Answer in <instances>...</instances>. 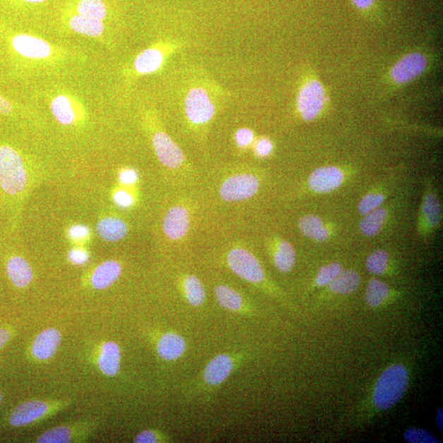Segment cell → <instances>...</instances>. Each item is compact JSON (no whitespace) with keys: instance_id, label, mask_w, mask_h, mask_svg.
<instances>
[{"instance_id":"3","label":"cell","mask_w":443,"mask_h":443,"mask_svg":"<svg viewBox=\"0 0 443 443\" xmlns=\"http://www.w3.org/2000/svg\"><path fill=\"white\" fill-rule=\"evenodd\" d=\"M225 264L231 273L250 284L260 286L266 279L265 272L260 260L243 246H234L225 255Z\"/></svg>"},{"instance_id":"13","label":"cell","mask_w":443,"mask_h":443,"mask_svg":"<svg viewBox=\"0 0 443 443\" xmlns=\"http://www.w3.org/2000/svg\"><path fill=\"white\" fill-rule=\"evenodd\" d=\"M426 66L427 59L424 54L412 53L394 65L391 72L392 78L397 83H406L420 75Z\"/></svg>"},{"instance_id":"19","label":"cell","mask_w":443,"mask_h":443,"mask_svg":"<svg viewBox=\"0 0 443 443\" xmlns=\"http://www.w3.org/2000/svg\"><path fill=\"white\" fill-rule=\"evenodd\" d=\"M122 266L115 260H108L95 269L90 283L95 289L104 290L112 286L122 274Z\"/></svg>"},{"instance_id":"2","label":"cell","mask_w":443,"mask_h":443,"mask_svg":"<svg viewBox=\"0 0 443 443\" xmlns=\"http://www.w3.org/2000/svg\"><path fill=\"white\" fill-rule=\"evenodd\" d=\"M408 380V372L401 365H392L382 372L375 390L376 407L380 410H387L396 405L406 391Z\"/></svg>"},{"instance_id":"12","label":"cell","mask_w":443,"mask_h":443,"mask_svg":"<svg viewBox=\"0 0 443 443\" xmlns=\"http://www.w3.org/2000/svg\"><path fill=\"white\" fill-rule=\"evenodd\" d=\"M155 348L160 359L176 362L183 358L188 349V344L185 337L178 332L167 331L159 335Z\"/></svg>"},{"instance_id":"42","label":"cell","mask_w":443,"mask_h":443,"mask_svg":"<svg viewBox=\"0 0 443 443\" xmlns=\"http://www.w3.org/2000/svg\"><path fill=\"white\" fill-rule=\"evenodd\" d=\"M274 149L273 143L268 139H261L255 145V153L260 157H266Z\"/></svg>"},{"instance_id":"23","label":"cell","mask_w":443,"mask_h":443,"mask_svg":"<svg viewBox=\"0 0 443 443\" xmlns=\"http://www.w3.org/2000/svg\"><path fill=\"white\" fill-rule=\"evenodd\" d=\"M68 26L75 33L93 38L103 36L105 30L103 21L78 13L70 18Z\"/></svg>"},{"instance_id":"31","label":"cell","mask_w":443,"mask_h":443,"mask_svg":"<svg viewBox=\"0 0 443 443\" xmlns=\"http://www.w3.org/2000/svg\"><path fill=\"white\" fill-rule=\"evenodd\" d=\"M389 293V286L384 281L372 280L367 288L366 302L371 307L380 306L387 298Z\"/></svg>"},{"instance_id":"15","label":"cell","mask_w":443,"mask_h":443,"mask_svg":"<svg viewBox=\"0 0 443 443\" xmlns=\"http://www.w3.org/2000/svg\"><path fill=\"white\" fill-rule=\"evenodd\" d=\"M344 174L334 166H327L314 171L309 178L310 188L318 193H328L339 188L344 183Z\"/></svg>"},{"instance_id":"35","label":"cell","mask_w":443,"mask_h":443,"mask_svg":"<svg viewBox=\"0 0 443 443\" xmlns=\"http://www.w3.org/2000/svg\"><path fill=\"white\" fill-rule=\"evenodd\" d=\"M385 196L381 193H370L362 198L359 204V212L362 215H367L372 211L380 208L384 203Z\"/></svg>"},{"instance_id":"33","label":"cell","mask_w":443,"mask_h":443,"mask_svg":"<svg viewBox=\"0 0 443 443\" xmlns=\"http://www.w3.org/2000/svg\"><path fill=\"white\" fill-rule=\"evenodd\" d=\"M389 265V255L384 250H376L370 255L367 259V269L374 274H382L385 273Z\"/></svg>"},{"instance_id":"27","label":"cell","mask_w":443,"mask_h":443,"mask_svg":"<svg viewBox=\"0 0 443 443\" xmlns=\"http://www.w3.org/2000/svg\"><path fill=\"white\" fill-rule=\"evenodd\" d=\"M298 226L302 233L317 241H324L329 238V230L318 216H303L298 222Z\"/></svg>"},{"instance_id":"45","label":"cell","mask_w":443,"mask_h":443,"mask_svg":"<svg viewBox=\"0 0 443 443\" xmlns=\"http://www.w3.org/2000/svg\"><path fill=\"white\" fill-rule=\"evenodd\" d=\"M356 7L365 9L369 8L374 4L375 0H352Z\"/></svg>"},{"instance_id":"38","label":"cell","mask_w":443,"mask_h":443,"mask_svg":"<svg viewBox=\"0 0 443 443\" xmlns=\"http://www.w3.org/2000/svg\"><path fill=\"white\" fill-rule=\"evenodd\" d=\"M254 140V133L253 131L248 128H241L236 133L235 140L241 148H245L253 143Z\"/></svg>"},{"instance_id":"8","label":"cell","mask_w":443,"mask_h":443,"mask_svg":"<svg viewBox=\"0 0 443 443\" xmlns=\"http://www.w3.org/2000/svg\"><path fill=\"white\" fill-rule=\"evenodd\" d=\"M186 117L196 125L205 124L213 119L214 104L203 88L190 90L185 100Z\"/></svg>"},{"instance_id":"11","label":"cell","mask_w":443,"mask_h":443,"mask_svg":"<svg viewBox=\"0 0 443 443\" xmlns=\"http://www.w3.org/2000/svg\"><path fill=\"white\" fill-rule=\"evenodd\" d=\"M152 145L156 156L164 167L177 169L184 163L182 150L167 133L157 132L153 135Z\"/></svg>"},{"instance_id":"49","label":"cell","mask_w":443,"mask_h":443,"mask_svg":"<svg viewBox=\"0 0 443 443\" xmlns=\"http://www.w3.org/2000/svg\"><path fill=\"white\" fill-rule=\"evenodd\" d=\"M1 401H2V396H1V394H0V403H1Z\"/></svg>"},{"instance_id":"37","label":"cell","mask_w":443,"mask_h":443,"mask_svg":"<svg viewBox=\"0 0 443 443\" xmlns=\"http://www.w3.org/2000/svg\"><path fill=\"white\" fill-rule=\"evenodd\" d=\"M405 439L408 442L411 443H436L439 442L435 437L431 435L429 432L424 430L412 429L408 430L405 434Z\"/></svg>"},{"instance_id":"7","label":"cell","mask_w":443,"mask_h":443,"mask_svg":"<svg viewBox=\"0 0 443 443\" xmlns=\"http://www.w3.org/2000/svg\"><path fill=\"white\" fill-rule=\"evenodd\" d=\"M50 111L55 120L63 126H73L85 117L82 103L73 95L67 93L55 95L49 102Z\"/></svg>"},{"instance_id":"9","label":"cell","mask_w":443,"mask_h":443,"mask_svg":"<svg viewBox=\"0 0 443 443\" xmlns=\"http://www.w3.org/2000/svg\"><path fill=\"white\" fill-rule=\"evenodd\" d=\"M324 102L323 85L315 80L307 83L301 88L297 99V105L302 118L306 121L315 119L323 109Z\"/></svg>"},{"instance_id":"32","label":"cell","mask_w":443,"mask_h":443,"mask_svg":"<svg viewBox=\"0 0 443 443\" xmlns=\"http://www.w3.org/2000/svg\"><path fill=\"white\" fill-rule=\"evenodd\" d=\"M73 431L68 427H56L38 437L40 443H65L73 439Z\"/></svg>"},{"instance_id":"47","label":"cell","mask_w":443,"mask_h":443,"mask_svg":"<svg viewBox=\"0 0 443 443\" xmlns=\"http://www.w3.org/2000/svg\"><path fill=\"white\" fill-rule=\"evenodd\" d=\"M437 425H439V429H441V430L442 431V408L439 411V413H437Z\"/></svg>"},{"instance_id":"4","label":"cell","mask_w":443,"mask_h":443,"mask_svg":"<svg viewBox=\"0 0 443 443\" xmlns=\"http://www.w3.org/2000/svg\"><path fill=\"white\" fill-rule=\"evenodd\" d=\"M8 43L18 56L33 62H48L56 56L58 51L52 44L31 34H14L9 37Z\"/></svg>"},{"instance_id":"34","label":"cell","mask_w":443,"mask_h":443,"mask_svg":"<svg viewBox=\"0 0 443 443\" xmlns=\"http://www.w3.org/2000/svg\"><path fill=\"white\" fill-rule=\"evenodd\" d=\"M341 271V266L339 263H332L322 267L316 277V284L320 286L330 284Z\"/></svg>"},{"instance_id":"20","label":"cell","mask_w":443,"mask_h":443,"mask_svg":"<svg viewBox=\"0 0 443 443\" xmlns=\"http://www.w3.org/2000/svg\"><path fill=\"white\" fill-rule=\"evenodd\" d=\"M441 206L439 199L434 193H426L423 200L420 228L425 231L437 228L441 222Z\"/></svg>"},{"instance_id":"10","label":"cell","mask_w":443,"mask_h":443,"mask_svg":"<svg viewBox=\"0 0 443 443\" xmlns=\"http://www.w3.org/2000/svg\"><path fill=\"white\" fill-rule=\"evenodd\" d=\"M191 215L188 206L175 205L165 214L163 231L166 238L173 241L183 240L190 229Z\"/></svg>"},{"instance_id":"44","label":"cell","mask_w":443,"mask_h":443,"mask_svg":"<svg viewBox=\"0 0 443 443\" xmlns=\"http://www.w3.org/2000/svg\"><path fill=\"white\" fill-rule=\"evenodd\" d=\"M13 112V105L0 95V114L8 115Z\"/></svg>"},{"instance_id":"14","label":"cell","mask_w":443,"mask_h":443,"mask_svg":"<svg viewBox=\"0 0 443 443\" xmlns=\"http://www.w3.org/2000/svg\"><path fill=\"white\" fill-rule=\"evenodd\" d=\"M215 299L222 309L236 315H248L250 305L245 297L238 290L226 284L214 286Z\"/></svg>"},{"instance_id":"41","label":"cell","mask_w":443,"mask_h":443,"mask_svg":"<svg viewBox=\"0 0 443 443\" xmlns=\"http://www.w3.org/2000/svg\"><path fill=\"white\" fill-rule=\"evenodd\" d=\"M68 258L72 263L78 265L87 263L89 260V255L82 248H75L70 250Z\"/></svg>"},{"instance_id":"46","label":"cell","mask_w":443,"mask_h":443,"mask_svg":"<svg viewBox=\"0 0 443 443\" xmlns=\"http://www.w3.org/2000/svg\"><path fill=\"white\" fill-rule=\"evenodd\" d=\"M10 339V332L6 329H0V348L7 344Z\"/></svg>"},{"instance_id":"17","label":"cell","mask_w":443,"mask_h":443,"mask_svg":"<svg viewBox=\"0 0 443 443\" xmlns=\"http://www.w3.org/2000/svg\"><path fill=\"white\" fill-rule=\"evenodd\" d=\"M180 291L183 298L193 308H202L207 301L205 286L198 276L183 274L180 279Z\"/></svg>"},{"instance_id":"5","label":"cell","mask_w":443,"mask_h":443,"mask_svg":"<svg viewBox=\"0 0 443 443\" xmlns=\"http://www.w3.org/2000/svg\"><path fill=\"white\" fill-rule=\"evenodd\" d=\"M243 361V354L235 352L222 353L211 359L201 372L200 381L202 387L214 389L229 379Z\"/></svg>"},{"instance_id":"1","label":"cell","mask_w":443,"mask_h":443,"mask_svg":"<svg viewBox=\"0 0 443 443\" xmlns=\"http://www.w3.org/2000/svg\"><path fill=\"white\" fill-rule=\"evenodd\" d=\"M28 184L26 165L18 151L9 145H0V186L5 193L17 195Z\"/></svg>"},{"instance_id":"29","label":"cell","mask_w":443,"mask_h":443,"mask_svg":"<svg viewBox=\"0 0 443 443\" xmlns=\"http://www.w3.org/2000/svg\"><path fill=\"white\" fill-rule=\"evenodd\" d=\"M365 216L360 224L362 233L367 236H374L380 233L387 219V212L386 209L380 207Z\"/></svg>"},{"instance_id":"26","label":"cell","mask_w":443,"mask_h":443,"mask_svg":"<svg viewBox=\"0 0 443 443\" xmlns=\"http://www.w3.org/2000/svg\"><path fill=\"white\" fill-rule=\"evenodd\" d=\"M128 231V225L125 222L116 217L104 218L97 224V233L100 238L110 243L123 239Z\"/></svg>"},{"instance_id":"39","label":"cell","mask_w":443,"mask_h":443,"mask_svg":"<svg viewBox=\"0 0 443 443\" xmlns=\"http://www.w3.org/2000/svg\"><path fill=\"white\" fill-rule=\"evenodd\" d=\"M68 236L70 239L74 241H83L89 238L90 229L87 226L84 225H75L68 231Z\"/></svg>"},{"instance_id":"24","label":"cell","mask_w":443,"mask_h":443,"mask_svg":"<svg viewBox=\"0 0 443 443\" xmlns=\"http://www.w3.org/2000/svg\"><path fill=\"white\" fill-rule=\"evenodd\" d=\"M164 54L157 48H149L139 54L134 61V69L140 75L154 73L162 66Z\"/></svg>"},{"instance_id":"28","label":"cell","mask_w":443,"mask_h":443,"mask_svg":"<svg viewBox=\"0 0 443 443\" xmlns=\"http://www.w3.org/2000/svg\"><path fill=\"white\" fill-rule=\"evenodd\" d=\"M360 279L358 274L355 271H341L339 276L332 281L329 289L335 293L350 294L358 289Z\"/></svg>"},{"instance_id":"40","label":"cell","mask_w":443,"mask_h":443,"mask_svg":"<svg viewBox=\"0 0 443 443\" xmlns=\"http://www.w3.org/2000/svg\"><path fill=\"white\" fill-rule=\"evenodd\" d=\"M114 198L115 203L122 208H129L134 203L133 195L123 189L116 191Z\"/></svg>"},{"instance_id":"48","label":"cell","mask_w":443,"mask_h":443,"mask_svg":"<svg viewBox=\"0 0 443 443\" xmlns=\"http://www.w3.org/2000/svg\"><path fill=\"white\" fill-rule=\"evenodd\" d=\"M23 1L31 4H40L44 2L45 0H23Z\"/></svg>"},{"instance_id":"30","label":"cell","mask_w":443,"mask_h":443,"mask_svg":"<svg viewBox=\"0 0 443 443\" xmlns=\"http://www.w3.org/2000/svg\"><path fill=\"white\" fill-rule=\"evenodd\" d=\"M78 14L103 21L107 16V8L103 0H80L77 6Z\"/></svg>"},{"instance_id":"43","label":"cell","mask_w":443,"mask_h":443,"mask_svg":"<svg viewBox=\"0 0 443 443\" xmlns=\"http://www.w3.org/2000/svg\"><path fill=\"white\" fill-rule=\"evenodd\" d=\"M138 174L137 171L132 169H126L119 174L120 182L124 185H132L137 183Z\"/></svg>"},{"instance_id":"16","label":"cell","mask_w":443,"mask_h":443,"mask_svg":"<svg viewBox=\"0 0 443 443\" xmlns=\"http://www.w3.org/2000/svg\"><path fill=\"white\" fill-rule=\"evenodd\" d=\"M49 409L47 402L42 401L24 402L13 411L9 418L10 424L14 427L26 426L42 419L48 414Z\"/></svg>"},{"instance_id":"18","label":"cell","mask_w":443,"mask_h":443,"mask_svg":"<svg viewBox=\"0 0 443 443\" xmlns=\"http://www.w3.org/2000/svg\"><path fill=\"white\" fill-rule=\"evenodd\" d=\"M62 336L56 329L50 328L40 332L35 339L32 352L35 358L39 360H47L56 353Z\"/></svg>"},{"instance_id":"21","label":"cell","mask_w":443,"mask_h":443,"mask_svg":"<svg viewBox=\"0 0 443 443\" xmlns=\"http://www.w3.org/2000/svg\"><path fill=\"white\" fill-rule=\"evenodd\" d=\"M99 367L104 375L114 377L119 374L121 367V350L114 341L103 344L99 357Z\"/></svg>"},{"instance_id":"36","label":"cell","mask_w":443,"mask_h":443,"mask_svg":"<svg viewBox=\"0 0 443 443\" xmlns=\"http://www.w3.org/2000/svg\"><path fill=\"white\" fill-rule=\"evenodd\" d=\"M170 437L162 432L157 430H144L140 432L134 439L135 443H159L169 442Z\"/></svg>"},{"instance_id":"22","label":"cell","mask_w":443,"mask_h":443,"mask_svg":"<svg viewBox=\"0 0 443 443\" xmlns=\"http://www.w3.org/2000/svg\"><path fill=\"white\" fill-rule=\"evenodd\" d=\"M7 274L10 280L17 288H26L32 283L33 272L28 261L20 256H13L7 263Z\"/></svg>"},{"instance_id":"25","label":"cell","mask_w":443,"mask_h":443,"mask_svg":"<svg viewBox=\"0 0 443 443\" xmlns=\"http://www.w3.org/2000/svg\"><path fill=\"white\" fill-rule=\"evenodd\" d=\"M273 260L276 269L281 273H289L296 264V251L293 245L285 240L277 241L273 249Z\"/></svg>"},{"instance_id":"6","label":"cell","mask_w":443,"mask_h":443,"mask_svg":"<svg viewBox=\"0 0 443 443\" xmlns=\"http://www.w3.org/2000/svg\"><path fill=\"white\" fill-rule=\"evenodd\" d=\"M260 180L253 174H236L229 176L221 183L219 195L226 202H241L257 194Z\"/></svg>"}]
</instances>
